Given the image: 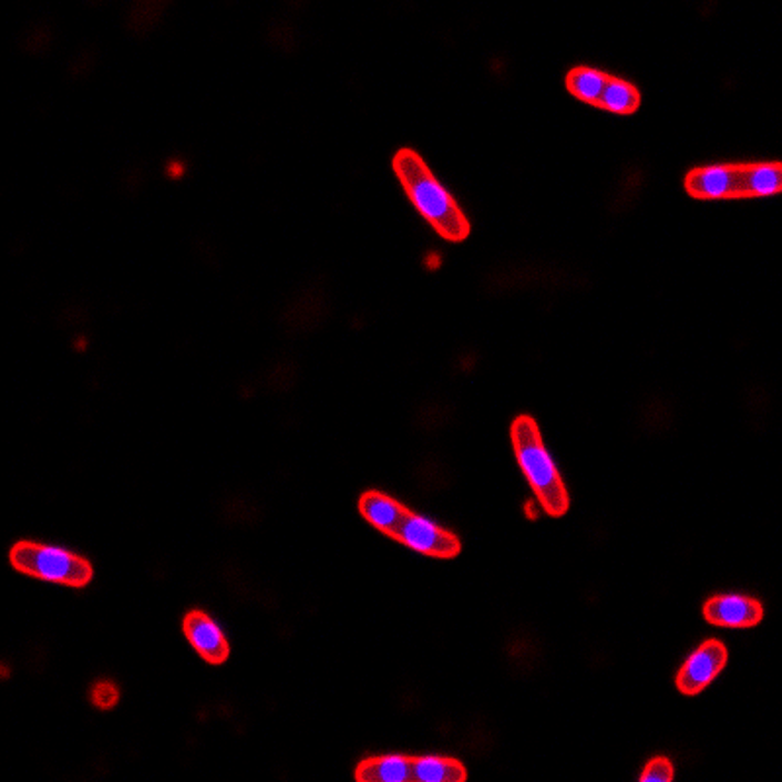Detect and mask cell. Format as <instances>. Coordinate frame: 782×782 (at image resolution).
<instances>
[{
	"label": "cell",
	"instance_id": "obj_10",
	"mask_svg": "<svg viewBox=\"0 0 782 782\" xmlns=\"http://www.w3.org/2000/svg\"><path fill=\"white\" fill-rule=\"evenodd\" d=\"M743 200L771 198L782 191V165L779 161L740 163Z\"/></svg>",
	"mask_w": 782,
	"mask_h": 782
},
{
	"label": "cell",
	"instance_id": "obj_7",
	"mask_svg": "<svg viewBox=\"0 0 782 782\" xmlns=\"http://www.w3.org/2000/svg\"><path fill=\"white\" fill-rule=\"evenodd\" d=\"M702 616L712 626L745 630L763 622L765 607L755 597L740 593H722L707 599L702 605Z\"/></svg>",
	"mask_w": 782,
	"mask_h": 782
},
{
	"label": "cell",
	"instance_id": "obj_2",
	"mask_svg": "<svg viewBox=\"0 0 782 782\" xmlns=\"http://www.w3.org/2000/svg\"><path fill=\"white\" fill-rule=\"evenodd\" d=\"M511 444L515 452L516 464L531 485L542 511L548 516L559 518L567 515L572 500L567 493L564 477L552 454H549L536 419L518 415L511 423Z\"/></svg>",
	"mask_w": 782,
	"mask_h": 782
},
{
	"label": "cell",
	"instance_id": "obj_12",
	"mask_svg": "<svg viewBox=\"0 0 782 782\" xmlns=\"http://www.w3.org/2000/svg\"><path fill=\"white\" fill-rule=\"evenodd\" d=\"M641 106V92L636 84L620 79L608 76L607 86L600 94L597 109L616 114V116H632Z\"/></svg>",
	"mask_w": 782,
	"mask_h": 782
},
{
	"label": "cell",
	"instance_id": "obj_1",
	"mask_svg": "<svg viewBox=\"0 0 782 782\" xmlns=\"http://www.w3.org/2000/svg\"><path fill=\"white\" fill-rule=\"evenodd\" d=\"M391 168L409 202L419 212V216L433 227L434 234L449 243L466 241L472 234L466 212L460 208L456 198L434 176L421 153L411 147H401L391 158Z\"/></svg>",
	"mask_w": 782,
	"mask_h": 782
},
{
	"label": "cell",
	"instance_id": "obj_5",
	"mask_svg": "<svg viewBox=\"0 0 782 782\" xmlns=\"http://www.w3.org/2000/svg\"><path fill=\"white\" fill-rule=\"evenodd\" d=\"M728 666V648L720 640H707L682 661L675 685L682 694L697 697L720 677Z\"/></svg>",
	"mask_w": 782,
	"mask_h": 782
},
{
	"label": "cell",
	"instance_id": "obj_9",
	"mask_svg": "<svg viewBox=\"0 0 782 782\" xmlns=\"http://www.w3.org/2000/svg\"><path fill=\"white\" fill-rule=\"evenodd\" d=\"M358 511L368 525L374 526L375 531L385 536H393L409 513V508L401 505L400 501L375 490L360 495Z\"/></svg>",
	"mask_w": 782,
	"mask_h": 782
},
{
	"label": "cell",
	"instance_id": "obj_3",
	"mask_svg": "<svg viewBox=\"0 0 782 782\" xmlns=\"http://www.w3.org/2000/svg\"><path fill=\"white\" fill-rule=\"evenodd\" d=\"M9 559L10 566L20 574L73 589H83L94 577V567L89 559L51 544L18 542L10 548Z\"/></svg>",
	"mask_w": 782,
	"mask_h": 782
},
{
	"label": "cell",
	"instance_id": "obj_17",
	"mask_svg": "<svg viewBox=\"0 0 782 782\" xmlns=\"http://www.w3.org/2000/svg\"><path fill=\"white\" fill-rule=\"evenodd\" d=\"M91 702L99 710H110L120 702V689L112 681L94 682L91 687Z\"/></svg>",
	"mask_w": 782,
	"mask_h": 782
},
{
	"label": "cell",
	"instance_id": "obj_6",
	"mask_svg": "<svg viewBox=\"0 0 782 782\" xmlns=\"http://www.w3.org/2000/svg\"><path fill=\"white\" fill-rule=\"evenodd\" d=\"M685 192L694 200H743L740 163L691 168L685 175Z\"/></svg>",
	"mask_w": 782,
	"mask_h": 782
},
{
	"label": "cell",
	"instance_id": "obj_4",
	"mask_svg": "<svg viewBox=\"0 0 782 782\" xmlns=\"http://www.w3.org/2000/svg\"><path fill=\"white\" fill-rule=\"evenodd\" d=\"M391 538L429 558L452 559L462 552V542L456 534L413 511H409Z\"/></svg>",
	"mask_w": 782,
	"mask_h": 782
},
{
	"label": "cell",
	"instance_id": "obj_8",
	"mask_svg": "<svg viewBox=\"0 0 782 782\" xmlns=\"http://www.w3.org/2000/svg\"><path fill=\"white\" fill-rule=\"evenodd\" d=\"M183 632L194 651L209 666H222L231 654L222 626L204 610H191L184 616Z\"/></svg>",
	"mask_w": 782,
	"mask_h": 782
},
{
	"label": "cell",
	"instance_id": "obj_11",
	"mask_svg": "<svg viewBox=\"0 0 782 782\" xmlns=\"http://www.w3.org/2000/svg\"><path fill=\"white\" fill-rule=\"evenodd\" d=\"M360 782H409L413 781V758L390 753L360 761L354 771Z\"/></svg>",
	"mask_w": 782,
	"mask_h": 782
},
{
	"label": "cell",
	"instance_id": "obj_16",
	"mask_svg": "<svg viewBox=\"0 0 782 782\" xmlns=\"http://www.w3.org/2000/svg\"><path fill=\"white\" fill-rule=\"evenodd\" d=\"M673 776L675 766L671 759L659 755L646 763L640 773V782H669L673 781Z\"/></svg>",
	"mask_w": 782,
	"mask_h": 782
},
{
	"label": "cell",
	"instance_id": "obj_13",
	"mask_svg": "<svg viewBox=\"0 0 782 782\" xmlns=\"http://www.w3.org/2000/svg\"><path fill=\"white\" fill-rule=\"evenodd\" d=\"M466 779V766L459 759L444 758V755L413 758V781L464 782Z\"/></svg>",
	"mask_w": 782,
	"mask_h": 782
},
{
	"label": "cell",
	"instance_id": "obj_14",
	"mask_svg": "<svg viewBox=\"0 0 782 782\" xmlns=\"http://www.w3.org/2000/svg\"><path fill=\"white\" fill-rule=\"evenodd\" d=\"M608 76L610 75L605 73V71H600V69L589 68V65H577V68H572L567 71L566 89L577 101L597 109L600 94L607 86Z\"/></svg>",
	"mask_w": 782,
	"mask_h": 782
},
{
	"label": "cell",
	"instance_id": "obj_15",
	"mask_svg": "<svg viewBox=\"0 0 782 782\" xmlns=\"http://www.w3.org/2000/svg\"><path fill=\"white\" fill-rule=\"evenodd\" d=\"M163 9L165 4L161 2H142L135 4L132 14H130V28L135 34H150L151 30L158 24V20L163 18Z\"/></svg>",
	"mask_w": 782,
	"mask_h": 782
}]
</instances>
